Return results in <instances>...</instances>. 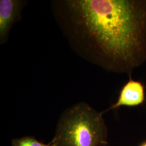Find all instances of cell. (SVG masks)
Instances as JSON below:
<instances>
[{"mask_svg": "<svg viewBox=\"0 0 146 146\" xmlns=\"http://www.w3.org/2000/svg\"><path fill=\"white\" fill-rule=\"evenodd\" d=\"M50 142L48 144L43 143L31 136L14 139L11 141L12 146H50Z\"/></svg>", "mask_w": 146, "mask_h": 146, "instance_id": "5b68a950", "label": "cell"}, {"mask_svg": "<svg viewBox=\"0 0 146 146\" xmlns=\"http://www.w3.org/2000/svg\"><path fill=\"white\" fill-rule=\"evenodd\" d=\"M139 146H146V141L142 142Z\"/></svg>", "mask_w": 146, "mask_h": 146, "instance_id": "8992f818", "label": "cell"}, {"mask_svg": "<svg viewBox=\"0 0 146 146\" xmlns=\"http://www.w3.org/2000/svg\"><path fill=\"white\" fill-rule=\"evenodd\" d=\"M107 136L102 113L80 102L63 112L50 146H106Z\"/></svg>", "mask_w": 146, "mask_h": 146, "instance_id": "7a4b0ae2", "label": "cell"}, {"mask_svg": "<svg viewBox=\"0 0 146 146\" xmlns=\"http://www.w3.org/2000/svg\"><path fill=\"white\" fill-rule=\"evenodd\" d=\"M129 76V80L121 89L116 102L107 110L101 112L102 115L121 107H135L144 104L146 100L145 86L140 81L133 80Z\"/></svg>", "mask_w": 146, "mask_h": 146, "instance_id": "3957f363", "label": "cell"}, {"mask_svg": "<svg viewBox=\"0 0 146 146\" xmlns=\"http://www.w3.org/2000/svg\"><path fill=\"white\" fill-rule=\"evenodd\" d=\"M26 1L21 0L0 1V43L8 41L11 29L20 19Z\"/></svg>", "mask_w": 146, "mask_h": 146, "instance_id": "277c9868", "label": "cell"}, {"mask_svg": "<svg viewBox=\"0 0 146 146\" xmlns=\"http://www.w3.org/2000/svg\"><path fill=\"white\" fill-rule=\"evenodd\" d=\"M74 51L104 70L131 73L146 60V0L54 1Z\"/></svg>", "mask_w": 146, "mask_h": 146, "instance_id": "6da1fadb", "label": "cell"}]
</instances>
